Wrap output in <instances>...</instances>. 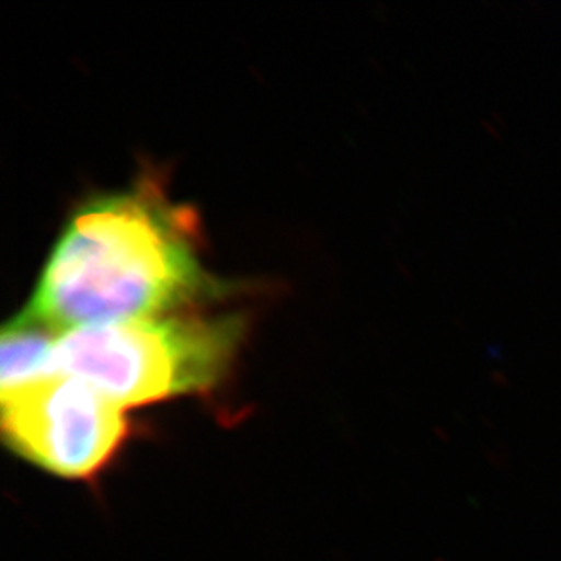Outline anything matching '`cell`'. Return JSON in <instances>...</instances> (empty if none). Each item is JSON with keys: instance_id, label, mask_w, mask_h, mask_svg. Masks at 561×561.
<instances>
[{"instance_id": "1", "label": "cell", "mask_w": 561, "mask_h": 561, "mask_svg": "<svg viewBox=\"0 0 561 561\" xmlns=\"http://www.w3.org/2000/svg\"><path fill=\"white\" fill-rule=\"evenodd\" d=\"M196 220L144 181L75 213L27 311L59 333L164 317L213 293Z\"/></svg>"}, {"instance_id": "4", "label": "cell", "mask_w": 561, "mask_h": 561, "mask_svg": "<svg viewBox=\"0 0 561 561\" xmlns=\"http://www.w3.org/2000/svg\"><path fill=\"white\" fill-rule=\"evenodd\" d=\"M60 336L62 333L27 309L8 323L0 344V391L49 376V362Z\"/></svg>"}, {"instance_id": "2", "label": "cell", "mask_w": 561, "mask_h": 561, "mask_svg": "<svg viewBox=\"0 0 561 561\" xmlns=\"http://www.w3.org/2000/svg\"><path fill=\"white\" fill-rule=\"evenodd\" d=\"M244 320L168 314L64 333L49 376L84 381L118 408L206 392L233 362Z\"/></svg>"}, {"instance_id": "3", "label": "cell", "mask_w": 561, "mask_h": 561, "mask_svg": "<svg viewBox=\"0 0 561 561\" xmlns=\"http://www.w3.org/2000/svg\"><path fill=\"white\" fill-rule=\"evenodd\" d=\"M2 433L33 466L88 480L107 466L129 433L123 409L84 381L44 376L2 392Z\"/></svg>"}]
</instances>
